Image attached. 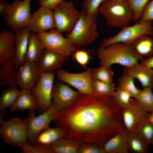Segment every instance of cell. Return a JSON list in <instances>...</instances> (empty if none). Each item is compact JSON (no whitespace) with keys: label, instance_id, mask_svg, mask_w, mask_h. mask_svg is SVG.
I'll return each instance as SVG.
<instances>
[{"label":"cell","instance_id":"b9f144b4","mask_svg":"<svg viewBox=\"0 0 153 153\" xmlns=\"http://www.w3.org/2000/svg\"><path fill=\"white\" fill-rule=\"evenodd\" d=\"M62 0H39V5L51 9Z\"/></svg>","mask_w":153,"mask_h":153},{"label":"cell","instance_id":"e0dca14e","mask_svg":"<svg viewBox=\"0 0 153 153\" xmlns=\"http://www.w3.org/2000/svg\"><path fill=\"white\" fill-rule=\"evenodd\" d=\"M69 57L46 48L42 56L36 62L42 72L50 73L61 68Z\"/></svg>","mask_w":153,"mask_h":153},{"label":"cell","instance_id":"8d00e7d4","mask_svg":"<svg viewBox=\"0 0 153 153\" xmlns=\"http://www.w3.org/2000/svg\"><path fill=\"white\" fill-rule=\"evenodd\" d=\"M110 0H84L82 10L88 16H97L99 12L98 8L103 3Z\"/></svg>","mask_w":153,"mask_h":153},{"label":"cell","instance_id":"f546056e","mask_svg":"<svg viewBox=\"0 0 153 153\" xmlns=\"http://www.w3.org/2000/svg\"><path fill=\"white\" fill-rule=\"evenodd\" d=\"M20 91L13 86L4 90L0 97V112L7 108L11 107L19 96Z\"/></svg>","mask_w":153,"mask_h":153},{"label":"cell","instance_id":"d4e9b609","mask_svg":"<svg viewBox=\"0 0 153 153\" xmlns=\"http://www.w3.org/2000/svg\"><path fill=\"white\" fill-rule=\"evenodd\" d=\"M82 142L75 139L62 138L53 143L51 147L54 153H77Z\"/></svg>","mask_w":153,"mask_h":153},{"label":"cell","instance_id":"3957f363","mask_svg":"<svg viewBox=\"0 0 153 153\" xmlns=\"http://www.w3.org/2000/svg\"><path fill=\"white\" fill-rule=\"evenodd\" d=\"M98 12L104 16L107 25L118 28L128 26L134 19L133 12L127 0L103 3Z\"/></svg>","mask_w":153,"mask_h":153},{"label":"cell","instance_id":"60d3db41","mask_svg":"<svg viewBox=\"0 0 153 153\" xmlns=\"http://www.w3.org/2000/svg\"><path fill=\"white\" fill-rule=\"evenodd\" d=\"M153 20V0L145 7L140 20L136 23H139L148 20Z\"/></svg>","mask_w":153,"mask_h":153},{"label":"cell","instance_id":"5bb4252c","mask_svg":"<svg viewBox=\"0 0 153 153\" xmlns=\"http://www.w3.org/2000/svg\"><path fill=\"white\" fill-rule=\"evenodd\" d=\"M27 26L31 31L37 33L55 28L52 10L41 6L31 15Z\"/></svg>","mask_w":153,"mask_h":153},{"label":"cell","instance_id":"ba28073f","mask_svg":"<svg viewBox=\"0 0 153 153\" xmlns=\"http://www.w3.org/2000/svg\"><path fill=\"white\" fill-rule=\"evenodd\" d=\"M0 124V137L10 145L20 147L27 142V127L24 120L13 118Z\"/></svg>","mask_w":153,"mask_h":153},{"label":"cell","instance_id":"1f68e13d","mask_svg":"<svg viewBox=\"0 0 153 153\" xmlns=\"http://www.w3.org/2000/svg\"><path fill=\"white\" fill-rule=\"evenodd\" d=\"M135 99L146 112H152L153 111V93L152 88H144Z\"/></svg>","mask_w":153,"mask_h":153},{"label":"cell","instance_id":"74e56055","mask_svg":"<svg viewBox=\"0 0 153 153\" xmlns=\"http://www.w3.org/2000/svg\"><path fill=\"white\" fill-rule=\"evenodd\" d=\"M150 0H127L134 13L133 21L137 22L141 19L143 10Z\"/></svg>","mask_w":153,"mask_h":153},{"label":"cell","instance_id":"f1b7e54d","mask_svg":"<svg viewBox=\"0 0 153 153\" xmlns=\"http://www.w3.org/2000/svg\"><path fill=\"white\" fill-rule=\"evenodd\" d=\"M133 131L148 144L153 145V123L148 117L140 120Z\"/></svg>","mask_w":153,"mask_h":153},{"label":"cell","instance_id":"d590c367","mask_svg":"<svg viewBox=\"0 0 153 153\" xmlns=\"http://www.w3.org/2000/svg\"><path fill=\"white\" fill-rule=\"evenodd\" d=\"M112 97L116 104L122 110L128 106L131 97L127 92L117 87Z\"/></svg>","mask_w":153,"mask_h":153},{"label":"cell","instance_id":"484cf974","mask_svg":"<svg viewBox=\"0 0 153 153\" xmlns=\"http://www.w3.org/2000/svg\"><path fill=\"white\" fill-rule=\"evenodd\" d=\"M132 45L136 52L143 57L150 58L153 54V39L147 35H143L136 38Z\"/></svg>","mask_w":153,"mask_h":153},{"label":"cell","instance_id":"603a6c76","mask_svg":"<svg viewBox=\"0 0 153 153\" xmlns=\"http://www.w3.org/2000/svg\"><path fill=\"white\" fill-rule=\"evenodd\" d=\"M127 134V131L126 130L117 133L108 140L103 146L106 153H128Z\"/></svg>","mask_w":153,"mask_h":153},{"label":"cell","instance_id":"6da1fadb","mask_svg":"<svg viewBox=\"0 0 153 153\" xmlns=\"http://www.w3.org/2000/svg\"><path fill=\"white\" fill-rule=\"evenodd\" d=\"M54 121L56 126L64 130V138L103 148L109 139L126 130L122 110L112 97L94 93L80 94L70 107L58 112Z\"/></svg>","mask_w":153,"mask_h":153},{"label":"cell","instance_id":"7dc6e473","mask_svg":"<svg viewBox=\"0 0 153 153\" xmlns=\"http://www.w3.org/2000/svg\"><path fill=\"white\" fill-rule=\"evenodd\" d=\"M112 1H124L126 0H111Z\"/></svg>","mask_w":153,"mask_h":153},{"label":"cell","instance_id":"4dcf8cb0","mask_svg":"<svg viewBox=\"0 0 153 153\" xmlns=\"http://www.w3.org/2000/svg\"><path fill=\"white\" fill-rule=\"evenodd\" d=\"M134 78L123 72L118 79L117 87L128 93L131 97L136 99L141 90L135 86Z\"/></svg>","mask_w":153,"mask_h":153},{"label":"cell","instance_id":"7bdbcfd3","mask_svg":"<svg viewBox=\"0 0 153 153\" xmlns=\"http://www.w3.org/2000/svg\"><path fill=\"white\" fill-rule=\"evenodd\" d=\"M10 4L5 0H0V15L1 16H3Z\"/></svg>","mask_w":153,"mask_h":153},{"label":"cell","instance_id":"ee69618b","mask_svg":"<svg viewBox=\"0 0 153 153\" xmlns=\"http://www.w3.org/2000/svg\"><path fill=\"white\" fill-rule=\"evenodd\" d=\"M140 64L143 66L151 67L153 69V56L141 61Z\"/></svg>","mask_w":153,"mask_h":153},{"label":"cell","instance_id":"cb8c5ba5","mask_svg":"<svg viewBox=\"0 0 153 153\" xmlns=\"http://www.w3.org/2000/svg\"><path fill=\"white\" fill-rule=\"evenodd\" d=\"M0 68V87L16 86V71L13 59L9 60Z\"/></svg>","mask_w":153,"mask_h":153},{"label":"cell","instance_id":"e575fe53","mask_svg":"<svg viewBox=\"0 0 153 153\" xmlns=\"http://www.w3.org/2000/svg\"><path fill=\"white\" fill-rule=\"evenodd\" d=\"M20 148L22 153H54L51 145L36 142L29 144L26 142Z\"/></svg>","mask_w":153,"mask_h":153},{"label":"cell","instance_id":"30bf717a","mask_svg":"<svg viewBox=\"0 0 153 153\" xmlns=\"http://www.w3.org/2000/svg\"><path fill=\"white\" fill-rule=\"evenodd\" d=\"M37 35L45 48L68 57L77 49V46L73 44L56 29L38 33Z\"/></svg>","mask_w":153,"mask_h":153},{"label":"cell","instance_id":"7a4b0ae2","mask_svg":"<svg viewBox=\"0 0 153 153\" xmlns=\"http://www.w3.org/2000/svg\"><path fill=\"white\" fill-rule=\"evenodd\" d=\"M97 54L100 64L109 67L114 64L129 67L144 59L136 52L131 44L123 42L114 43L105 48L100 47Z\"/></svg>","mask_w":153,"mask_h":153},{"label":"cell","instance_id":"ac0fdd59","mask_svg":"<svg viewBox=\"0 0 153 153\" xmlns=\"http://www.w3.org/2000/svg\"><path fill=\"white\" fill-rule=\"evenodd\" d=\"M31 31L28 26L15 32L16 42L15 52L13 59L16 69L25 62V57L28 43V38Z\"/></svg>","mask_w":153,"mask_h":153},{"label":"cell","instance_id":"277c9868","mask_svg":"<svg viewBox=\"0 0 153 153\" xmlns=\"http://www.w3.org/2000/svg\"><path fill=\"white\" fill-rule=\"evenodd\" d=\"M97 17L87 15L82 9L73 29L66 34V37L76 46H86L94 42L99 36L97 30Z\"/></svg>","mask_w":153,"mask_h":153},{"label":"cell","instance_id":"d6986e66","mask_svg":"<svg viewBox=\"0 0 153 153\" xmlns=\"http://www.w3.org/2000/svg\"><path fill=\"white\" fill-rule=\"evenodd\" d=\"M124 72L137 78L143 88H153V69L138 63L129 67H125Z\"/></svg>","mask_w":153,"mask_h":153},{"label":"cell","instance_id":"7402d4cb","mask_svg":"<svg viewBox=\"0 0 153 153\" xmlns=\"http://www.w3.org/2000/svg\"><path fill=\"white\" fill-rule=\"evenodd\" d=\"M45 49L37 34L33 32H31L25 57V62H37L42 56Z\"/></svg>","mask_w":153,"mask_h":153},{"label":"cell","instance_id":"d6a6232c","mask_svg":"<svg viewBox=\"0 0 153 153\" xmlns=\"http://www.w3.org/2000/svg\"><path fill=\"white\" fill-rule=\"evenodd\" d=\"M92 85L94 93L99 95L112 97L115 92V84L105 82L93 78Z\"/></svg>","mask_w":153,"mask_h":153},{"label":"cell","instance_id":"f6af8a7d","mask_svg":"<svg viewBox=\"0 0 153 153\" xmlns=\"http://www.w3.org/2000/svg\"><path fill=\"white\" fill-rule=\"evenodd\" d=\"M7 111L4 110L1 111L0 113V124L1 123L3 120V118H5L7 114Z\"/></svg>","mask_w":153,"mask_h":153},{"label":"cell","instance_id":"ab89813d","mask_svg":"<svg viewBox=\"0 0 153 153\" xmlns=\"http://www.w3.org/2000/svg\"><path fill=\"white\" fill-rule=\"evenodd\" d=\"M77 153H107L103 148L95 144L82 142L78 150Z\"/></svg>","mask_w":153,"mask_h":153},{"label":"cell","instance_id":"9a60e30c","mask_svg":"<svg viewBox=\"0 0 153 153\" xmlns=\"http://www.w3.org/2000/svg\"><path fill=\"white\" fill-rule=\"evenodd\" d=\"M16 71V80L21 89L31 90L37 84L42 72L36 62H25Z\"/></svg>","mask_w":153,"mask_h":153},{"label":"cell","instance_id":"2e32d148","mask_svg":"<svg viewBox=\"0 0 153 153\" xmlns=\"http://www.w3.org/2000/svg\"><path fill=\"white\" fill-rule=\"evenodd\" d=\"M122 115L124 126L128 131H133L140 120L149 115L136 99L131 98L128 106L122 110Z\"/></svg>","mask_w":153,"mask_h":153},{"label":"cell","instance_id":"8992f818","mask_svg":"<svg viewBox=\"0 0 153 153\" xmlns=\"http://www.w3.org/2000/svg\"><path fill=\"white\" fill-rule=\"evenodd\" d=\"M56 29L62 33H70L80 14L71 1L62 0L52 9Z\"/></svg>","mask_w":153,"mask_h":153},{"label":"cell","instance_id":"4fadbf2b","mask_svg":"<svg viewBox=\"0 0 153 153\" xmlns=\"http://www.w3.org/2000/svg\"><path fill=\"white\" fill-rule=\"evenodd\" d=\"M80 94L78 91L73 90L65 82L59 81L53 85L51 97L59 112L70 107Z\"/></svg>","mask_w":153,"mask_h":153},{"label":"cell","instance_id":"9c48e42d","mask_svg":"<svg viewBox=\"0 0 153 153\" xmlns=\"http://www.w3.org/2000/svg\"><path fill=\"white\" fill-rule=\"evenodd\" d=\"M144 34L153 35L152 20L136 23L132 26L124 27L114 36L104 38L100 47L105 48L111 44L118 42L132 44L136 38Z\"/></svg>","mask_w":153,"mask_h":153},{"label":"cell","instance_id":"ffe728a7","mask_svg":"<svg viewBox=\"0 0 153 153\" xmlns=\"http://www.w3.org/2000/svg\"><path fill=\"white\" fill-rule=\"evenodd\" d=\"M16 42L15 33L3 30L0 34V65L13 59Z\"/></svg>","mask_w":153,"mask_h":153},{"label":"cell","instance_id":"52a82bcc","mask_svg":"<svg viewBox=\"0 0 153 153\" xmlns=\"http://www.w3.org/2000/svg\"><path fill=\"white\" fill-rule=\"evenodd\" d=\"M58 113L53 101L48 110L37 116L35 115V110H29L28 117L24 120L27 126L29 144L35 142L41 132L49 127L50 122L56 119Z\"/></svg>","mask_w":153,"mask_h":153},{"label":"cell","instance_id":"83f0119b","mask_svg":"<svg viewBox=\"0 0 153 153\" xmlns=\"http://www.w3.org/2000/svg\"><path fill=\"white\" fill-rule=\"evenodd\" d=\"M65 136V132L62 128L56 126L53 128L49 127L39 134L35 142L51 145Z\"/></svg>","mask_w":153,"mask_h":153},{"label":"cell","instance_id":"44dd1931","mask_svg":"<svg viewBox=\"0 0 153 153\" xmlns=\"http://www.w3.org/2000/svg\"><path fill=\"white\" fill-rule=\"evenodd\" d=\"M18 110L21 111L38 110L36 100L31 90L21 89L19 96L10 109L11 113Z\"/></svg>","mask_w":153,"mask_h":153},{"label":"cell","instance_id":"7c38bea8","mask_svg":"<svg viewBox=\"0 0 153 153\" xmlns=\"http://www.w3.org/2000/svg\"><path fill=\"white\" fill-rule=\"evenodd\" d=\"M92 68L80 73H68L61 68L56 71L59 81L67 83L76 89L80 94H90L94 93L92 85Z\"/></svg>","mask_w":153,"mask_h":153},{"label":"cell","instance_id":"bcb514c9","mask_svg":"<svg viewBox=\"0 0 153 153\" xmlns=\"http://www.w3.org/2000/svg\"><path fill=\"white\" fill-rule=\"evenodd\" d=\"M148 117L150 120L153 123V111L151 112V114L148 115Z\"/></svg>","mask_w":153,"mask_h":153},{"label":"cell","instance_id":"f35d334b","mask_svg":"<svg viewBox=\"0 0 153 153\" xmlns=\"http://www.w3.org/2000/svg\"><path fill=\"white\" fill-rule=\"evenodd\" d=\"M92 51H88L84 49H77L71 54L72 59L82 67L84 69H87L86 65L90 59L92 58L90 55V52Z\"/></svg>","mask_w":153,"mask_h":153},{"label":"cell","instance_id":"5b68a950","mask_svg":"<svg viewBox=\"0 0 153 153\" xmlns=\"http://www.w3.org/2000/svg\"><path fill=\"white\" fill-rule=\"evenodd\" d=\"M31 0H14L3 15L7 24L15 32L27 26L31 15Z\"/></svg>","mask_w":153,"mask_h":153},{"label":"cell","instance_id":"836d02e7","mask_svg":"<svg viewBox=\"0 0 153 153\" xmlns=\"http://www.w3.org/2000/svg\"><path fill=\"white\" fill-rule=\"evenodd\" d=\"M92 78L107 83H112L114 73L110 67L101 65L97 68H92Z\"/></svg>","mask_w":153,"mask_h":153},{"label":"cell","instance_id":"8fae6325","mask_svg":"<svg viewBox=\"0 0 153 153\" xmlns=\"http://www.w3.org/2000/svg\"><path fill=\"white\" fill-rule=\"evenodd\" d=\"M55 74L54 72H42L37 84L31 90L36 100L38 110L41 114L46 111L51 106Z\"/></svg>","mask_w":153,"mask_h":153},{"label":"cell","instance_id":"4316f807","mask_svg":"<svg viewBox=\"0 0 153 153\" xmlns=\"http://www.w3.org/2000/svg\"><path fill=\"white\" fill-rule=\"evenodd\" d=\"M127 142L129 151L133 153H146L149 145L144 139L133 130L127 131Z\"/></svg>","mask_w":153,"mask_h":153}]
</instances>
